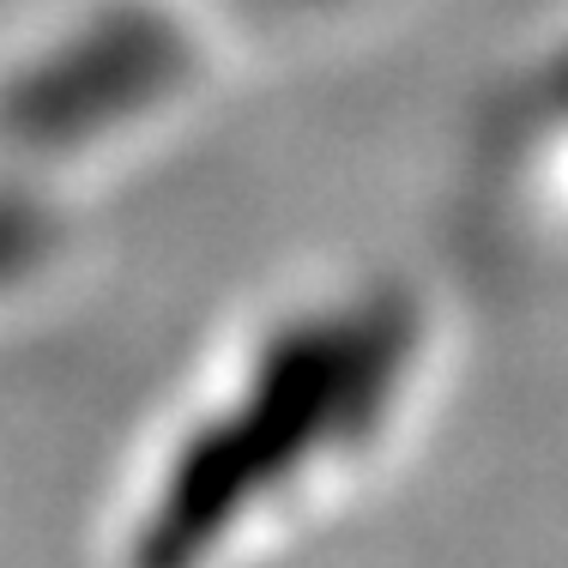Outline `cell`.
I'll list each match as a JSON object with an SVG mask.
<instances>
[{
    "label": "cell",
    "instance_id": "277c9868",
    "mask_svg": "<svg viewBox=\"0 0 568 568\" xmlns=\"http://www.w3.org/2000/svg\"><path fill=\"white\" fill-rule=\"evenodd\" d=\"M73 200L0 164V321L24 308L73 261Z\"/></svg>",
    "mask_w": 568,
    "mask_h": 568
},
{
    "label": "cell",
    "instance_id": "7a4b0ae2",
    "mask_svg": "<svg viewBox=\"0 0 568 568\" xmlns=\"http://www.w3.org/2000/svg\"><path fill=\"white\" fill-rule=\"evenodd\" d=\"M219 67L200 0H85L0 67V164L79 200L187 128Z\"/></svg>",
    "mask_w": 568,
    "mask_h": 568
},
{
    "label": "cell",
    "instance_id": "6da1fadb",
    "mask_svg": "<svg viewBox=\"0 0 568 568\" xmlns=\"http://www.w3.org/2000/svg\"><path fill=\"white\" fill-rule=\"evenodd\" d=\"M442 369L448 315L412 273L273 296L187 369L133 448L103 550L133 568H200L303 545L399 466Z\"/></svg>",
    "mask_w": 568,
    "mask_h": 568
},
{
    "label": "cell",
    "instance_id": "3957f363",
    "mask_svg": "<svg viewBox=\"0 0 568 568\" xmlns=\"http://www.w3.org/2000/svg\"><path fill=\"white\" fill-rule=\"evenodd\" d=\"M490 170L503 200L568 224V37L545 49L503 98V115L490 128Z\"/></svg>",
    "mask_w": 568,
    "mask_h": 568
}]
</instances>
